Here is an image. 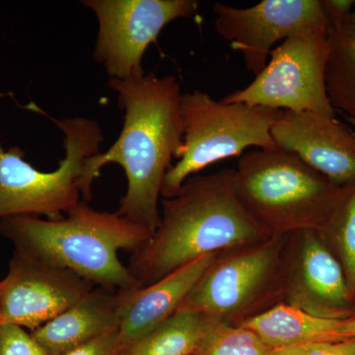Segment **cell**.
<instances>
[{
	"instance_id": "cell-1",
	"label": "cell",
	"mask_w": 355,
	"mask_h": 355,
	"mask_svg": "<svg viewBox=\"0 0 355 355\" xmlns=\"http://www.w3.org/2000/svg\"><path fill=\"white\" fill-rule=\"evenodd\" d=\"M108 86L123 111V130L106 153L86 159L79 183L81 196L88 202L102 168L110 163L120 165L128 189L116 214L154 233L160 221L163 182L183 146L181 84L175 76L146 73L127 80L109 79Z\"/></svg>"
},
{
	"instance_id": "cell-2",
	"label": "cell",
	"mask_w": 355,
	"mask_h": 355,
	"mask_svg": "<svg viewBox=\"0 0 355 355\" xmlns=\"http://www.w3.org/2000/svg\"><path fill=\"white\" fill-rule=\"evenodd\" d=\"M233 170L191 176L161 202L160 221L128 268L146 287L205 254L252 246L270 236L236 197Z\"/></svg>"
},
{
	"instance_id": "cell-3",
	"label": "cell",
	"mask_w": 355,
	"mask_h": 355,
	"mask_svg": "<svg viewBox=\"0 0 355 355\" xmlns=\"http://www.w3.org/2000/svg\"><path fill=\"white\" fill-rule=\"evenodd\" d=\"M153 235L116 211H99L85 200L57 220L29 216L0 219V236L12 243L16 253L114 292L141 288L118 254L139 251Z\"/></svg>"
},
{
	"instance_id": "cell-4",
	"label": "cell",
	"mask_w": 355,
	"mask_h": 355,
	"mask_svg": "<svg viewBox=\"0 0 355 355\" xmlns=\"http://www.w3.org/2000/svg\"><path fill=\"white\" fill-rule=\"evenodd\" d=\"M232 183L243 207L270 237L321 232L345 190L279 146L244 154Z\"/></svg>"
},
{
	"instance_id": "cell-5",
	"label": "cell",
	"mask_w": 355,
	"mask_h": 355,
	"mask_svg": "<svg viewBox=\"0 0 355 355\" xmlns=\"http://www.w3.org/2000/svg\"><path fill=\"white\" fill-rule=\"evenodd\" d=\"M282 114L279 110L217 101L200 90L183 93V146L179 160L166 174L161 196L174 197L189 178L223 159L241 155L249 147L277 146L272 128Z\"/></svg>"
},
{
	"instance_id": "cell-6",
	"label": "cell",
	"mask_w": 355,
	"mask_h": 355,
	"mask_svg": "<svg viewBox=\"0 0 355 355\" xmlns=\"http://www.w3.org/2000/svg\"><path fill=\"white\" fill-rule=\"evenodd\" d=\"M51 120L64 133V158L53 171L33 167L19 146L6 150L0 144V219L43 216L57 220L83 200L79 183L84 163L100 153L102 128L83 116Z\"/></svg>"
},
{
	"instance_id": "cell-7",
	"label": "cell",
	"mask_w": 355,
	"mask_h": 355,
	"mask_svg": "<svg viewBox=\"0 0 355 355\" xmlns=\"http://www.w3.org/2000/svg\"><path fill=\"white\" fill-rule=\"evenodd\" d=\"M329 31L296 35L273 49L251 84L221 99L252 107L336 118L326 87Z\"/></svg>"
},
{
	"instance_id": "cell-8",
	"label": "cell",
	"mask_w": 355,
	"mask_h": 355,
	"mask_svg": "<svg viewBox=\"0 0 355 355\" xmlns=\"http://www.w3.org/2000/svg\"><path fill=\"white\" fill-rule=\"evenodd\" d=\"M98 20L96 62L110 79L144 76L142 60L151 44L173 21L198 12L197 0H83Z\"/></svg>"
},
{
	"instance_id": "cell-9",
	"label": "cell",
	"mask_w": 355,
	"mask_h": 355,
	"mask_svg": "<svg viewBox=\"0 0 355 355\" xmlns=\"http://www.w3.org/2000/svg\"><path fill=\"white\" fill-rule=\"evenodd\" d=\"M216 29L239 51L254 76L265 69L279 42L313 31H329L320 0H263L248 8L214 6Z\"/></svg>"
},
{
	"instance_id": "cell-10",
	"label": "cell",
	"mask_w": 355,
	"mask_h": 355,
	"mask_svg": "<svg viewBox=\"0 0 355 355\" xmlns=\"http://www.w3.org/2000/svg\"><path fill=\"white\" fill-rule=\"evenodd\" d=\"M287 236V235H286ZM286 236L220 253L207 268L179 309L225 320L237 316L256 300L279 268Z\"/></svg>"
},
{
	"instance_id": "cell-11",
	"label": "cell",
	"mask_w": 355,
	"mask_h": 355,
	"mask_svg": "<svg viewBox=\"0 0 355 355\" xmlns=\"http://www.w3.org/2000/svg\"><path fill=\"white\" fill-rule=\"evenodd\" d=\"M93 284L64 268L14 252L0 282V324L31 331L83 299Z\"/></svg>"
},
{
	"instance_id": "cell-12",
	"label": "cell",
	"mask_w": 355,
	"mask_h": 355,
	"mask_svg": "<svg viewBox=\"0 0 355 355\" xmlns=\"http://www.w3.org/2000/svg\"><path fill=\"white\" fill-rule=\"evenodd\" d=\"M275 144L336 186H355V132L336 118L284 112L272 128Z\"/></svg>"
},
{
	"instance_id": "cell-13",
	"label": "cell",
	"mask_w": 355,
	"mask_h": 355,
	"mask_svg": "<svg viewBox=\"0 0 355 355\" xmlns=\"http://www.w3.org/2000/svg\"><path fill=\"white\" fill-rule=\"evenodd\" d=\"M296 244L286 277L289 304L328 319L352 318V296L343 266L317 231L293 233Z\"/></svg>"
},
{
	"instance_id": "cell-14",
	"label": "cell",
	"mask_w": 355,
	"mask_h": 355,
	"mask_svg": "<svg viewBox=\"0 0 355 355\" xmlns=\"http://www.w3.org/2000/svg\"><path fill=\"white\" fill-rule=\"evenodd\" d=\"M218 254H205L150 286L123 291L119 354H125L135 343L172 317Z\"/></svg>"
},
{
	"instance_id": "cell-15",
	"label": "cell",
	"mask_w": 355,
	"mask_h": 355,
	"mask_svg": "<svg viewBox=\"0 0 355 355\" xmlns=\"http://www.w3.org/2000/svg\"><path fill=\"white\" fill-rule=\"evenodd\" d=\"M123 303V291L92 289L64 313L31 331L32 338L46 355L67 354L119 331Z\"/></svg>"
},
{
	"instance_id": "cell-16",
	"label": "cell",
	"mask_w": 355,
	"mask_h": 355,
	"mask_svg": "<svg viewBox=\"0 0 355 355\" xmlns=\"http://www.w3.org/2000/svg\"><path fill=\"white\" fill-rule=\"evenodd\" d=\"M347 320L328 319L291 304H279L240 323L272 349L319 342H340Z\"/></svg>"
},
{
	"instance_id": "cell-17",
	"label": "cell",
	"mask_w": 355,
	"mask_h": 355,
	"mask_svg": "<svg viewBox=\"0 0 355 355\" xmlns=\"http://www.w3.org/2000/svg\"><path fill=\"white\" fill-rule=\"evenodd\" d=\"M326 87L333 108L355 128V28L329 30Z\"/></svg>"
},
{
	"instance_id": "cell-18",
	"label": "cell",
	"mask_w": 355,
	"mask_h": 355,
	"mask_svg": "<svg viewBox=\"0 0 355 355\" xmlns=\"http://www.w3.org/2000/svg\"><path fill=\"white\" fill-rule=\"evenodd\" d=\"M205 316L178 309L123 355H191L202 336Z\"/></svg>"
},
{
	"instance_id": "cell-19",
	"label": "cell",
	"mask_w": 355,
	"mask_h": 355,
	"mask_svg": "<svg viewBox=\"0 0 355 355\" xmlns=\"http://www.w3.org/2000/svg\"><path fill=\"white\" fill-rule=\"evenodd\" d=\"M205 316L202 336L191 355H272L273 349L242 326L220 318Z\"/></svg>"
},
{
	"instance_id": "cell-20",
	"label": "cell",
	"mask_w": 355,
	"mask_h": 355,
	"mask_svg": "<svg viewBox=\"0 0 355 355\" xmlns=\"http://www.w3.org/2000/svg\"><path fill=\"white\" fill-rule=\"evenodd\" d=\"M322 232L338 241L343 268L352 293L355 291V186L345 187L342 200Z\"/></svg>"
},
{
	"instance_id": "cell-21",
	"label": "cell",
	"mask_w": 355,
	"mask_h": 355,
	"mask_svg": "<svg viewBox=\"0 0 355 355\" xmlns=\"http://www.w3.org/2000/svg\"><path fill=\"white\" fill-rule=\"evenodd\" d=\"M0 355H46L31 334L13 324L0 326Z\"/></svg>"
},
{
	"instance_id": "cell-22",
	"label": "cell",
	"mask_w": 355,
	"mask_h": 355,
	"mask_svg": "<svg viewBox=\"0 0 355 355\" xmlns=\"http://www.w3.org/2000/svg\"><path fill=\"white\" fill-rule=\"evenodd\" d=\"M272 355H355V338L289 345L273 349Z\"/></svg>"
},
{
	"instance_id": "cell-23",
	"label": "cell",
	"mask_w": 355,
	"mask_h": 355,
	"mask_svg": "<svg viewBox=\"0 0 355 355\" xmlns=\"http://www.w3.org/2000/svg\"><path fill=\"white\" fill-rule=\"evenodd\" d=\"M329 30L345 27L352 13L354 0H320Z\"/></svg>"
},
{
	"instance_id": "cell-24",
	"label": "cell",
	"mask_w": 355,
	"mask_h": 355,
	"mask_svg": "<svg viewBox=\"0 0 355 355\" xmlns=\"http://www.w3.org/2000/svg\"><path fill=\"white\" fill-rule=\"evenodd\" d=\"M118 336L119 331H112L62 355H120L118 350Z\"/></svg>"
},
{
	"instance_id": "cell-25",
	"label": "cell",
	"mask_w": 355,
	"mask_h": 355,
	"mask_svg": "<svg viewBox=\"0 0 355 355\" xmlns=\"http://www.w3.org/2000/svg\"><path fill=\"white\" fill-rule=\"evenodd\" d=\"M345 336L347 340L355 338V317L350 318L345 322Z\"/></svg>"
},
{
	"instance_id": "cell-26",
	"label": "cell",
	"mask_w": 355,
	"mask_h": 355,
	"mask_svg": "<svg viewBox=\"0 0 355 355\" xmlns=\"http://www.w3.org/2000/svg\"><path fill=\"white\" fill-rule=\"evenodd\" d=\"M349 27L355 28V10L352 11V15H350L349 22H347V25Z\"/></svg>"
},
{
	"instance_id": "cell-27",
	"label": "cell",
	"mask_w": 355,
	"mask_h": 355,
	"mask_svg": "<svg viewBox=\"0 0 355 355\" xmlns=\"http://www.w3.org/2000/svg\"><path fill=\"white\" fill-rule=\"evenodd\" d=\"M0 326H1V324H0Z\"/></svg>"
}]
</instances>
